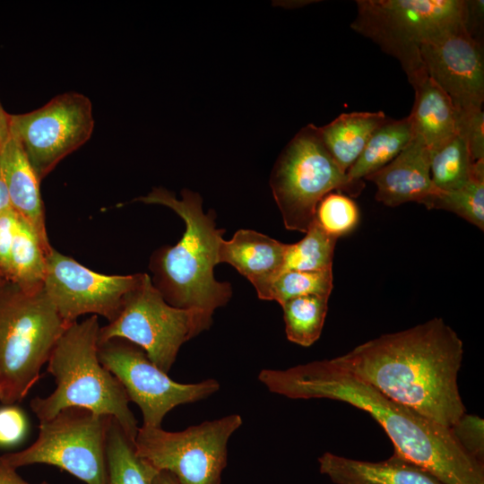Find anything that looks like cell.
I'll use <instances>...</instances> for the list:
<instances>
[{
    "mask_svg": "<svg viewBox=\"0 0 484 484\" xmlns=\"http://www.w3.org/2000/svg\"><path fill=\"white\" fill-rule=\"evenodd\" d=\"M258 380L290 399H330L367 412L385 431L394 453L444 484H484L483 464L462 449L450 428L388 398L331 359L263 369Z\"/></svg>",
    "mask_w": 484,
    "mask_h": 484,
    "instance_id": "6da1fadb",
    "label": "cell"
},
{
    "mask_svg": "<svg viewBox=\"0 0 484 484\" xmlns=\"http://www.w3.org/2000/svg\"><path fill=\"white\" fill-rule=\"evenodd\" d=\"M462 356L461 338L436 317L331 360L388 398L451 428L466 413L458 386Z\"/></svg>",
    "mask_w": 484,
    "mask_h": 484,
    "instance_id": "7a4b0ae2",
    "label": "cell"
},
{
    "mask_svg": "<svg viewBox=\"0 0 484 484\" xmlns=\"http://www.w3.org/2000/svg\"><path fill=\"white\" fill-rule=\"evenodd\" d=\"M134 201L160 204L172 209L183 220L186 229L180 240L163 246L152 255L150 268L152 284L164 299L179 308H196L210 314L231 298L229 282L214 277L224 229L216 226V215L203 210V199L194 191L183 189L181 199L163 187L154 188Z\"/></svg>",
    "mask_w": 484,
    "mask_h": 484,
    "instance_id": "3957f363",
    "label": "cell"
},
{
    "mask_svg": "<svg viewBox=\"0 0 484 484\" xmlns=\"http://www.w3.org/2000/svg\"><path fill=\"white\" fill-rule=\"evenodd\" d=\"M99 329L98 316L93 315L66 328L48 360L56 388L47 397L33 398L30 406L39 421L72 407L109 416L135 440L139 427L129 408V397L99 359Z\"/></svg>",
    "mask_w": 484,
    "mask_h": 484,
    "instance_id": "277c9868",
    "label": "cell"
},
{
    "mask_svg": "<svg viewBox=\"0 0 484 484\" xmlns=\"http://www.w3.org/2000/svg\"><path fill=\"white\" fill-rule=\"evenodd\" d=\"M70 324L44 289L0 288V402L22 401L40 378L56 342Z\"/></svg>",
    "mask_w": 484,
    "mask_h": 484,
    "instance_id": "5b68a950",
    "label": "cell"
},
{
    "mask_svg": "<svg viewBox=\"0 0 484 484\" xmlns=\"http://www.w3.org/2000/svg\"><path fill=\"white\" fill-rule=\"evenodd\" d=\"M350 28L396 58L411 84L425 75L421 46L465 25L466 0H357Z\"/></svg>",
    "mask_w": 484,
    "mask_h": 484,
    "instance_id": "8992f818",
    "label": "cell"
},
{
    "mask_svg": "<svg viewBox=\"0 0 484 484\" xmlns=\"http://www.w3.org/2000/svg\"><path fill=\"white\" fill-rule=\"evenodd\" d=\"M270 186L285 228L306 233L324 195L338 191L356 197L365 185L348 179L323 144L318 126L309 124L297 133L279 156Z\"/></svg>",
    "mask_w": 484,
    "mask_h": 484,
    "instance_id": "52a82bcc",
    "label": "cell"
},
{
    "mask_svg": "<svg viewBox=\"0 0 484 484\" xmlns=\"http://www.w3.org/2000/svg\"><path fill=\"white\" fill-rule=\"evenodd\" d=\"M212 324V314L169 305L151 278L142 273L116 319L100 327L99 343L115 338L126 340L142 348L152 363L168 373L181 346Z\"/></svg>",
    "mask_w": 484,
    "mask_h": 484,
    "instance_id": "ba28073f",
    "label": "cell"
},
{
    "mask_svg": "<svg viewBox=\"0 0 484 484\" xmlns=\"http://www.w3.org/2000/svg\"><path fill=\"white\" fill-rule=\"evenodd\" d=\"M112 419L82 408L62 410L39 421V435L31 445L0 457L16 470L46 463L86 484H108L106 446Z\"/></svg>",
    "mask_w": 484,
    "mask_h": 484,
    "instance_id": "9c48e42d",
    "label": "cell"
},
{
    "mask_svg": "<svg viewBox=\"0 0 484 484\" xmlns=\"http://www.w3.org/2000/svg\"><path fill=\"white\" fill-rule=\"evenodd\" d=\"M241 425V416L231 414L176 432L142 426L135 447L156 470L170 472L180 484H220L228 442Z\"/></svg>",
    "mask_w": 484,
    "mask_h": 484,
    "instance_id": "30bf717a",
    "label": "cell"
},
{
    "mask_svg": "<svg viewBox=\"0 0 484 484\" xmlns=\"http://www.w3.org/2000/svg\"><path fill=\"white\" fill-rule=\"evenodd\" d=\"M98 356L124 386L130 402L138 405L146 428H161L164 417L175 407L203 400L220 389L212 378L195 384L172 380L142 348L124 339L99 343Z\"/></svg>",
    "mask_w": 484,
    "mask_h": 484,
    "instance_id": "8fae6325",
    "label": "cell"
},
{
    "mask_svg": "<svg viewBox=\"0 0 484 484\" xmlns=\"http://www.w3.org/2000/svg\"><path fill=\"white\" fill-rule=\"evenodd\" d=\"M10 133L20 143L41 181L65 157L91 136L92 105L85 95L70 91L24 114H10Z\"/></svg>",
    "mask_w": 484,
    "mask_h": 484,
    "instance_id": "7c38bea8",
    "label": "cell"
},
{
    "mask_svg": "<svg viewBox=\"0 0 484 484\" xmlns=\"http://www.w3.org/2000/svg\"><path fill=\"white\" fill-rule=\"evenodd\" d=\"M141 276L99 273L52 248L47 255L43 289L66 324L85 314L101 315L109 323Z\"/></svg>",
    "mask_w": 484,
    "mask_h": 484,
    "instance_id": "4fadbf2b",
    "label": "cell"
},
{
    "mask_svg": "<svg viewBox=\"0 0 484 484\" xmlns=\"http://www.w3.org/2000/svg\"><path fill=\"white\" fill-rule=\"evenodd\" d=\"M420 56L426 73L449 96L459 115L482 108L483 47L465 25L424 43Z\"/></svg>",
    "mask_w": 484,
    "mask_h": 484,
    "instance_id": "5bb4252c",
    "label": "cell"
},
{
    "mask_svg": "<svg viewBox=\"0 0 484 484\" xmlns=\"http://www.w3.org/2000/svg\"><path fill=\"white\" fill-rule=\"evenodd\" d=\"M431 155L414 138L392 161L365 178L376 186V199L390 207L408 202L423 204L437 192L430 177Z\"/></svg>",
    "mask_w": 484,
    "mask_h": 484,
    "instance_id": "9a60e30c",
    "label": "cell"
},
{
    "mask_svg": "<svg viewBox=\"0 0 484 484\" xmlns=\"http://www.w3.org/2000/svg\"><path fill=\"white\" fill-rule=\"evenodd\" d=\"M287 244L252 229H239L221 240L219 264L233 266L254 286L262 299L268 286L284 268Z\"/></svg>",
    "mask_w": 484,
    "mask_h": 484,
    "instance_id": "2e32d148",
    "label": "cell"
},
{
    "mask_svg": "<svg viewBox=\"0 0 484 484\" xmlns=\"http://www.w3.org/2000/svg\"><path fill=\"white\" fill-rule=\"evenodd\" d=\"M319 471L335 484H444L394 453L381 462H367L330 452L318 458Z\"/></svg>",
    "mask_w": 484,
    "mask_h": 484,
    "instance_id": "e0dca14e",
    "label": "cell"
},
{
    "mask_svg": "<svg viewBox=\"0 0 484 484\" xmlns=\"http://www.w3.org/2000/svg\"><path fill=\"white\" fill-rule=\"evenodd\" d=\"M0 165L11 208L36 231L48 252L50 246L47 235L44 206L39 183L20 143L10 133L0 146Z\"/></svg>",
    "mask_w": 484,
    "mask_h": 484,
    "instance_id": "ac0fdd59",
    "label": "cell"
},
{
    "mask_svg": "<svg viewBox=\"0 0 484 484\" xmlns=\"http://www.w3.org/2000/svg\"><path fill=\"white\" fill-rule=\"evenodd\" d=\"M411 85L414 104L408 117L414 138L433 151L459 133V114L449 96L428 73Z\"/></svg>",
    "mask_w": 484,
    "mask_h": 484,
    "instance_id": "d6986e66",
    "label": "cell"
},
{
    "mask_svg": "<svg viewBox=\"0 0 484 484\" xmlns=\"http://www.w3.org/2000/svg\"><path fill=\"white\" fill-rule=\"evenodd\" d=\"M386 119L381 110L342 113L318 127V132L330 156L346 173L363 151L371 134Z\"/></svg>",
    "mask_w": 484,
    "mask_h": 484,
    "instance_id": "ffe728a7",
    "label": "cell"
},
{
    "mask_svg": "<svg viewBox=\"0 0 484 484\" xmlns=\"http://www.w3.org/2000/svg\"><path fill=\"white\" fill-rule=\"evenodd\" d=\"M49 252L34 229L18 214L9 246L5 284L26 292L42 290Z\"/></svg>",
    "mask_w": 484,
    "mask_h": 484,
    "instance_id": "44dd1931",
    "label": "cell"
},
{
    "mask_svg": "<svg viewBox=\"0 0 484 484\" xmlns=\"http://www.w3.org/2000/svg\"><path fill=\"white\" fill-rule=\"evenodd\" d=\"M413 139L409 117H387L374 131L359 157L347 170L348 179L355 184H364L363 179L392 161Z\"/></svg>",
    "mask_w": 484,
    "mask_h": 484,
    "instance_id": "7402d4cb",
    "label": "cell"
},
{
    "mask_svg": "<svg viewBox=\"0 0 484 484\" xmlns=\"http://www.w3.org/2000/svg\"><path fill=\"white\" fill-rule=\"evenodd\" d=\"M108 484H153L159 471L137 453L134 439L112 419L107 437Z\"/></svg>",
    "mask_w": 484,
    "mask_h": 484,
    "instance_id": "603a6c76",
    "label": "cell"
},
{
    "mask_svg": "<svg viewBox=\"0 0 484 484\" xmlns=\"http://www.w3.org/2000/svg\"><path fill=\"white\" fill-rule=\"evenodd\" d=\"M423 205L454 212L483 230L484 160L473 161L471 177L463 186L449 192L437 191Z\"/></svg>",
    "mask_w": 484,
    "mask_h": 484,
    "instance_id": "cb8c5ba5",
    "label": "cell"
},
{
    "mask_svg": "<svg viewBox=\"0 0 484 484\" xmlns=\"http://www.w3.org/2000/svg\"><path fill=\"white\" fill-rule=\"evenodd\" d=\"M328 300L327 297L308 295L283 302L281 306L288 340L303 347L315 343L323 331Z\"/></svg>",
    "mask_w": 484,
    "mask_h": 484,
    "instance_id": "d4e9b609",
    "label": "cell"
},
{
    "mask_svg": "<svg viewBox=\"0 0 484 484\" xmlns=\"http://www.w3.org/2000/svg\"><path fill=\"white\" fill-rule=\"evenodd\" d=\"M472 158L465 138L457 134L432 151L430 177L438 192H449L463 186L471 177Z\"/></svg>",
    "mask_w": 484,
    "mask_h": 484,
    "instance_id": "484cf974",
    "label": "cell"
},
{
    "mask_svg": "<svg viewBox=\"0 0 484 484\" xmlns=\"http://www.w3.org/2000/svg\"><path fill=\"white\" fill-rule=\"evenodd\" d=\"M337 238L329 236L314 220L303 238L287 244L283 271L332 270Z\"/></svg>",
    "mask_w": 484,
    "mask_h": 484,
    "instance_id": "4316f807",
    "label": "cell"
},
{
    "mask_svg": "<svg viewBox=\"0 0 484 484\" xmlns=\"http://www.w3.org/2000/svg\"><path fill=\"white\" fill-rule=\"evenodd\" d=\"M333 290V270L321 272L283 271L268 286L262 299L280 305L300 296L329 298Z\"/></svg>",
    "mask_w": 484,
    "mask_h": 484,
    "instance_id": "83f0119b",
    "label": "cell"
},
{
    "mask_svg": "<svg viewBox=\"0 0 484 484\" xmlns=\"http://www.w3.org/2000/svg\"><path fill=\"white\" fill-rule=\"evenodd\" d=\"M314 220L325 233L338 239L357 228L359 210L350 196L331 192L317 204Z\"/></svg>",
    "mask_w": 484,
    "mask_h": 484,
    "instance_id": "f1b7e54d",
    "label": "cell"
},
{
    "mask_svg": "<svg viewBox=\"0 0 484 484\" xmlns=\"http://www.w3.org/2000/svg\"><path fill=\"white\" fill-rule=\"evenodd\" d=\"M484 423L477 415L464 413L450 428L462 449L483 464Z\"/></svg>",
    "mask_w": 484,
    "mask_h": 484,
    "instance_id": "f546056e",
    "label": "cell"
},
{
    "mask_svg": "<svg viewBox=\"0 0 484 484\" xmlns=\"http://www.w3.org/2000/svg\"><path fill=\"white\" fill-rule=\"evenodd\" d=\"M459 134L465 138L472 160H484V112L482 108L459 115Z\"/></svg>",
    "mask_w": 484,
    "mask_h": 484,
    "instance_id": "4dcf8cb0",
    "label": "cell"
},
{
    "mask_svg": "<svg viewBox=\"0 0 484 484\" xmlns=\"http://www.w3.org/2000/svg\"><path fill=\"white\" fill-rule=\"evenodd\" d=\"M27 430L23 412L14 406L0 409V446H10L20 442Z\"/></svg>",
    "mask_w": 484,
    "mask_h": 484,
    "instance_id": "1f68e13d",
    "label": "cell"
},
{
    "mask_svg": "<svg viewBox=\"0 0 484 484\" xmlns=\"http://www.w3.org/2000/svg\"><path fill=\"white\" fill-rule=\"evenodd\" d=\"M467 18L466 30L478 41L480 40L484 20V1L466 0Z\"/></svg>",
    "mask_w": 484,
    "mask_h": 484,
    "instance_id": "d6a6232c",
    "label": "cell"
},
{
    "mask_svg": "<svg viewBox=\"0 0 484 484\" xmlns=\"http://www.w3.org/2000/svg\"><path fill=\"white\" fill-rule=\"evenodd\" d=\"M0 484H30L25 481L17 472L16 469L6 464L0 457ZM39 484H49L42 481Z\"/></svg>",
    "mask_w": 484,
    "mask_h": 484,
    "instance_id": "836d02e7",
    "label": "cell"
},
{
    "mask_svg": "<svg viewBox=\"0 0 484 484\" xmlns=\"http://www.w3.org/2000/svg\"><path fill=\"white\" fill-rule=\"evenodd\" d=\"M9 115L10 114L4 110L0 102V146L10 135Z\"/></svg>",
    "mask_w": 484,
    "mask_h": 484,
    "instance_id": "e575fe53",
    "label": "cell"
},
{
    "mask_svg": "<svg viewBox=\"0 0 484 484\" xmlns=\"http://www.w3.org/2000/svg\"><path fill=\"white\" fill-rule=\"evenodd\" d=\"M11 208L7 189L0 165V213Z\"/></svg>",
    "mask_w": 484,
    "mask_h": 484,
    "instance_id": "d590c367",
    "label": "cell"
},
{
    "mask_svg": "<svg viewBox=\"0 0 484 484\" xmlns=\"http://www.w3.org/2000/svg\"><path fill=\"white\" fill-rule=\"evenodd\" d=\"M153 484H180L176 477L169 471H160L156 475Z\"/></svg>",
    "mask_w": 484,
    "mask_h": 484,
    "instance_id": "8d00e7d4",
    "label": "cell"
},
{
    "mask_svg": "<svg viewBox=\"0 0 484 484\" xmlns=\"http://www.w3.org/2000/svg\"><path fill=\"white\" fill-rule=\"evenodd\" d=\"M3 287V285L0 283V288Z\"/></svg>",
    "mask_w": 484,
    "mask_h": 484,
    "instance_id": "74e56055",
    "label": "cell"
}]
</instances>
